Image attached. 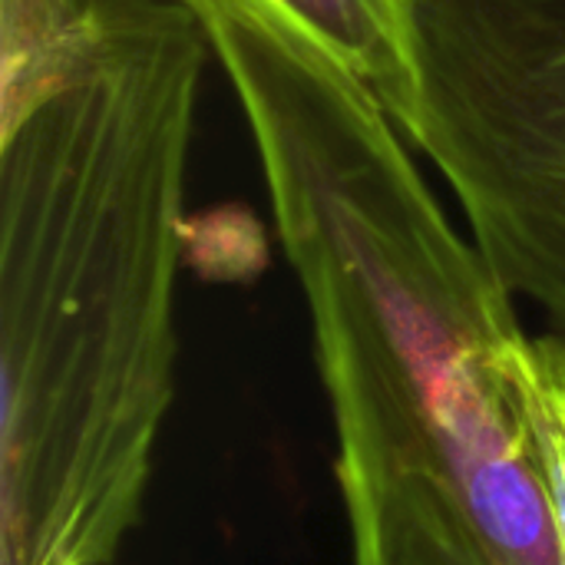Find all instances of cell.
<instances>
[{"mask_svg":"<svg viewBox=\"0 0 565 565\" xmlns=\"http://www.w3.org/2000/svg\"><path fill=\"white\" fill-rule=\"evenodd\" d=\"M530 417L553 510L559 565H565V341L540 334L530 358Z\"/></svg>","mask_w":565,"mask_h":565,"instance_id":"cell-6","label":"cell"},{"mask_svg":"<svg viewBox=\"0 0 565 565\" xmlns=\"http://www.w3.org/2000/svg\"><path fill=\"white\" fill-rule=\"evenodd\" d=\"M205 30L308 308L354 565H559L516 295L371 86L255 20Z\"/></svg>","mask_w":565,"mask_h":565,"instance_id":"cell-1","label":"cell"},{"mask_svg":"<svg viewBox=\"0 0 565 565\" xmlns=\"http://www.w3.org/2000/svg\"><path fill=\"white\" fill-rule=\"evenodd\" d=\"M411 146L565 338V0H420Z\"/></svg>","mask_w":565,"mask_h":565,"instance_id":"cell-3","label":"cell"},{"mask_svg":"<svg viewBox=\"0 0 565 565\" xmlns=\"http://www.w3.org/2000/svg\"><path fill=\"white\" fill-rule=\"evenodd\" d=\"M119 0H0V132L93 56Z\"/></svg>","mask_w":565,"mask_h":565,"instance_id":"cell-5","label":"cell"},{"mask_svg":"<svg viewBox=\"0 0 565 565\" xmlns=\"http://www.w3.org/2000/svg\"><path fill=\"white\" fill-rule=\"evenodd\" d=\"M179 0H119L93 56L0 132V565H109L175 401L199 93Z\"/></svg>","mask_w":565,"mask_h":565,"instance_id":"cell-2","label":"cell"},{"mask_svg":"<svg viewBox=\"0 0 565 565\" xmlns=\"http://www.w3.org/2000/svg\"><path fill=\"white\" fill-rule=\"evenodd\" d=\"M265 232L248 209H209L205 215L185 218V265L202 278L215 281H248L265 262Z\"/></svg>","mask_w":565,"mask_h":565,"instance_id":"cell-7","label":"cell"},{"mask_svg":"<svg viewBox=\"0 0 565 565\" xmlns=\"http://www.w3.org/2000/svg\"><path fill=\"white\" fill-rule=\"evenodd\" d=\"M202 23L242 17L301 40L391 109L404 136L417 113V7L420 0H179Z\"/></svg>","mask_w":565,"mask_h":565,"instance_id":"cell-4","label":"cell"},{"mask_svg":"<svg viewBox=\"0 0 565 565\" xmlns=\"http://www.w3.org/2000/svg\"><path fill=\"white\" fill-rule=\"evenodd\" d=\"M563 341H565V338H563Z\"/></svg>","mask_w":565,"mask_h":565,"instance_id":"cell-8","label":"cell"}]
</instances>
